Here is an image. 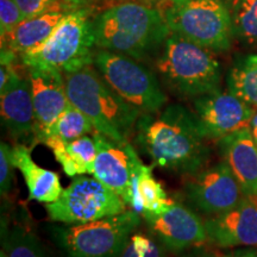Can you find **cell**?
<instances>
[{"label":"cell","instance_id":"1","mask_svg":"<svg viewBox=\"0 0 257 257\" xmlns=\"http://www.w3.org/2000/svg\"><path fill=\"white\" fill-rule=\"evenodd\" d=\"M135 134L137 147L162 169L192 175L207 162L206 138L194 113L182 105L170 104L154 113H142Z\"/></svg>","mask_w":257,"mask_h":257},{"label":"cell","instance_id":"2","mask_svg":"<svg viewBox=\"0 0 257 257\" xmlns=\"http://www.w3.org/2000/svg\"><path fill=\"white\" fill-rule=\"evenodd\" d=\"M95 46L144 61L157 55L170 30L161 10L125 3L93 19Z\"/></svg>","mask_w":257,"mask_h":257},{"label":"cell","instance_id":"3","mask_svg":"<svg viewBox=\"0 0 257 257\" xmlns=\"http://www.w3.org/2000/svg\"><path fill=\"white\" fill-rule=\"evenodd\" d=\"M69 102L83 112L98 133L128 143L142 112L127 104L92 66L64 74Z\"/></svg>","mask_w":257,"mask_h":257},{"label":"cell","instance_id":"4","mask_svg":"<svg viewBox=\"0 0 257 257\" xmlns=\"http://www.w3.org/2000/svg\"><path fill=\"white\" fill-rule=\"evenodd\" d=\"M156 69L167 87L182 98L219 89L220 64L213 51L173 32L161 47Z\"/></svg>","mask_w":257,"mask_h":257},{"label":"cell","instance_id":"5","mask_svg":"<svg viewBox=\"0 0 257 257\" xmlns=\"http://www.w3.org/2000/svg\"><path fill=\"white\" fill-rule=\"evenodd\" d=\"M95 37L87 12L75 10L64 17L53 35L36 49L19 56L28 67L69 74L94 64Z\"/></svg>","mask_w":257,"mask_h":257},{"label":"cell","instance_id":"6","mask_svg":"<svg viewBox=\"0 0 257 257\" xmlns=\"http://www.w3.org/2000/svg\"><path fill=\"white\" fill-rule=\"evenodd\" d=\"M161 11L173 34L212 51L230 48L232 15L223 0H169Z\"/></svg>","mask_w":257,"mask_h":257},{"label":"cell","instance_id":"7","mask_svg":"<svg viewBox=\"0 0 257 257\" xmlns=\"http://www.w3.org/2000/svg\"><path fill=\"white\" fill-rule=\"evenodd\" d=\"M130 210L85 224L54 227L56 243L68 257H117L141 224Z\"/></svg>","mask_w":257,"mask_h":257},{"label":"cell","instance_id":"8","mask_svg":"<svg viewBox=\"0 0 257 257\" xmlns=\"http://www.w3.org/2000/svg\"><path fill=\"white\" fill-rule=\"evenodd\" d=\"M94 66L110 87L142 113L165 107L167 95L156 75L138 60L100 49L95 51Z\"/></svg>","mask_w":257,"mask_h":257},{"label":"cell","instance_id":"9","mask_svg":"<svg viewBox=\"0 0 257 257\" xmlns=\"http://www.w3.org/2000/svg\"><path fill=\"white\" fill-rule=\"evenodd\" d=\"M44 207L51 221L75 225L123 213L127 205L94 176L80 175L63 188L56 201Z\"/></svg>","mask_w":257,"mask_h":257},{"label":"cell","instance_id":"10","mask_svg":"<svg viewBox=\"0 0 257 257\" xmlns=\"http://www.w3.org/2000/svg\"><path fill=\"white\" fill-rule=\"evenodd\" d=\"M195 118L206 140H221L250 127L255 108L234 95L219 89L198 96L193 100Z\"/></svg>","mask_w":257,"mask_h":257},{"label":"cell","instance_id":"11","mask_svg":"<svg viewBox=\"0 0 257 257\" xmlns=\"http://www.w3.org/2000/svg\"><path fill=\"white\" fill-rule=\"evenodd\" d=\"M185 194L193 206L210 216H218L231 210L245 197L226 162L188 175Z\"/></svg>","mask_w":257,"mask_h":257},{"label":"cell","instance_id":"12","mask_svg":"<svg viewBox=\"0 0 257 257\" xmlns=\"http://www.w3.org/2000/svg\"><path fill=\"white\" fill-rule=\"evenodd\" d=\"M92 136L98 147L92 175L131 207L134 175L137 167L142 163L136 149L130 142H115L96 130Z\"/></svg>","mask_w":257,"mask_h":257},{"label":"cell","instance_id":"13","mask_svg":"<svg viewBox=\"0 0 257 257\" xmlns=\"http://www.w3.org/2000/svg\"><path fill=\"white\" fill-rule=\"evenodd\" d=\"M143 219L150 234L170 251H184L208 239L206 226L200 217L175 200L162 213Z\"/></svg>","mask_w":257,"mask_h":257},{"label":"cell","instance_id":"14","mask_svg":"<svg viewBox=\"0 0 257 257\" xmlns=\"http://www.w3.org/2000/svg\"><path fill=\"white\" fill-rule=\"evenodd\" d=\"M27 67L34 101L36 126L34 143H42L49 127L70 104L62 73L42 67Z\"/></svg>","mask_w":257,"mask_h":257},{"label":"cell","instance_id":"15","mask_svg":"<svg viewBox=\"0 0 257 257\" xmlns=\"http://www.w3.org/2000/svg\"><path fill=\"white\" fill-rule=\"evenodd\" d=\"M0 111L2 123L12 141H35L36 117L30 80L28 72L24 75L18 66L9 81L0 87Z\"/></svg>","mask_w":257,"mask_h":257},{"label":"cell","instance_id":"16","mask_svg":"<svg viewBox=\"0 0 257 257\" xmlns=\"http://www.w3.org/2000/svg\"><path fill=\"white\" fill-rule=\"evenodd\" d=\"M208 240L223 248L257 245V194L246 195L237 206L205 221Z\"/></svg>","mask_w":257,"mask_h":257},{"label":"cell","instance_id":"17","mask_svg":"<svg viewBox=\"0 0 257 257\" xmlns=\"http://www.w3.org/2000/svg\"><path fill=\"white\" fill-rule=\"evenodd\" d=\"M220 148L243 192L257 194V143L250 127L221 138Z\"/></svg>","mask_w":257,"mask_h":257},{"label":"cell","instance_id":"18","mask_svg":"<svg viewBox=\"0 0 257 257\" xmlns=\"http://www.w3.org/2000/svg\"><path fill=\"white\" fill-rule=\"evenodd\" d=\"M70 10L56 9L35 17L24 18L9 34L2 36V50H9L18 57L36 49L49 38Z\"/></svg>","mask_w":257,"mask_h":257},{"label":"cell","instance_id":"19","mask_svg":"<svg viewBox=\"0 0 257 257\" xmlns=\"http://www.w3.org/2000/svg\"><path fill=\"white\" fill-rule=\"evenodd\" d=\"M32 147L17 144L12 148V162L22 173L29 191V199L42 204L56 201L62 194V186L55 172L42 168L32 160Z\"/></svg>","mask_w":257,"mask_h":257},{"label":"cell","instance_id":"20","mask_svg":"<svg viewBox=\"0 0 257 257\" xmlns=\"http://www.w3.org/2000/svg\"><path fill=\"white\" fill-rule=\"evenodd\" d=\"M44 144L53 152L57 162L62 166L64 174L70 178L92 174L98 154L94 137L82 136L72 142H64L55 137H49Z\"/></svg>","mask_w":257,"mask_h":257},{"label":"cell","instance_id":"21","mask_svg":"<svg viewBox=\"0 0 257 257\" xmlns=\"http://www.w3.org/2000/svg\"><path fill=\"white\" fill-rule=\"evenodd\" d=\"M172 202L173 199L154 176L153 167L141 163L134 175L131 208L142 217L156 216L165 212Z\"/></svg>","mask_w":257,"mask_h":257},{"label":"cell","instance_id":"22","mask_svg":"<svg viewBox=\"0 0 257 257\" xmlns=\"http://www.w3.org/2000/svg\"><path fill=\"white\" fill-rule=\"evenodd\" d=\"M229 91L257 108V54L240 59L227 75Z\"/></svg>","mask_w":257,"mask_h":257},{"label":"cell","instance_id":"23","mask_svg":"<svg viewBox=\"0 0 257 257\" xmlns=\"http://www.w3.org/2000/svg\"><path fill=\"white\" fill-rule=\"evenodd\" d=\"M2 244L8 257H50L36 234L22 224L3 227Z\"/></svg>","mask_w":257,"mask_h":257},{"label":"cell","instance_id":"24","mask_svg":"<svg viewBox=\"0 0 257 257\" xmlns=\"http://www.w3.org/2000/svg\"><path fill=\"white\" fill-rule=\"evenodd\" d=\"M94 131V125L87 115L75 106L69 104L68 107L63 111V113L57 118V120L44 135L42 143H44V141L49 137L59 138L64 142H72L82 136H87L89 134L92 135Z\"/></svg>","mask_w":257,"mask_h":257},{"label":"cell","instance_id":"25","mask_svg":"<svg viewBox=\"0 0 257 257\" xmlns=\"http://www.w3.org/2000/svg\"><path fill=\"white\" fill-rule=\"evenodd\" d=\"M233 36L240 42L257 47V0H240L231 10Z\"/></svg>","mask_w":257,"mask_h":257},{"label":"cell","instance_id":"26","mask_svg":"<svg viewBox=\"0 0 257 257\" xmlns=\"http://www.w3.org/2000/svg\"><path fill=\"white\" fill-rule=\"evenodd\" d=\"M165 246L152 234L135 232L117 257H165Z\"/></svg>","mask_w":257,"mask_h":257},{"label":"cell","instance_id":"27","mask_svg":"<svg viewBox=\"0 0 257 257\" xmlns=\"http://www.w3.org/2000/svg\"><path fill=\"white\" fill-rule=\"evenodd\" d=\"M12 148L8 143L0 144V192L3 195L9 194L14 184V162H12Z\"/></svg>","mask_w":257,"mask_h":257},{"label":"cell","instance_id":"28","mask_svg":"<svg viewBox=\"0 0 257 257\" xmlns=\"http://www.w3.org/2000/svg\"><path fill=\"white\" fill-rule=\"evenodd\" d=\"M24 18H30L38 16L50 10L66 9L74 11L70 9L63 0H16Z\"/></svg>","mask_w":257,"mask_h":257},{"label":"cell","instance_id":"29","mask_svg":"<svg viewBox=\"0 0 257 257\" xmlns=\"http://www.w3.org/2000/svg\"><path fill=\"white\" fill-rule=\"evenodd\" d=\"M24 19L16 0H0V34H9Z\"/></svg>","mask_w":257,"mask_h":257},{"label":"cell","instance_id":"30","mask_svg":"<svg viewBox=\"0 0 257 257\" xmlns=\"http://www.w3.org/2000/svg\"><path fill=\"white\" fill-rule=\"evenodd\" d=\"M182 257H219V256H217L216 253L201 251V250H195V251L186 253V255H184Z\"/></svg>","mask_w":257,"mask_h":257},{"label":"cell","instance_id":"31","mask_svg":"<svg viewBox=\"0 0 257 257\" xmlns=\"http://www.w3.org/2000/svg\"><path fill=\"white\" fill-rule=\"evenodd\" d=\"M63 2L66 3V4L68 5L70 9H75V8H78V6L82 5L83 3L88 2V0H63Z\"/></svg>","mask_w":257,"mask_h":257},{"label":"cell","instance_id":"32","mask_svg":"<svg viewBox=\"0 0 257 257\" xmlns=\"http://www.w3.org/2000/svg\"><path fill=\"white\" fill-rule=\"evenodd\" d=\"M224 257H257V253L243 252V253H238V255H234V256H224Z\"/></svg>","mask_w":257,"mask_h":257},{"label":"cell","instance_id":"33","mask_svg":"<svg viewBox=\"0 0 257 257\" xmlns=\"http://www.w3.org/2000/svg\"><path fill=\"white\" fill-rule=\"evenodd\" d=\"M250 130H251V135L255 140V142L257 143V126H250Z\"/></svg>","mask_w":257,"mask_h":257},{"label":"cell","instance_id":"34","mask_svg":"<svg viewBox=\"0 0 257 257\" xmlns=\"http://www.w3.org/2000/svg\"><path fill=\"white\" fill-rule=\"evenodd\" d=\"M226 2H227V4H229V5L231 6V9H233L234 6L238 4L240 0H226Z\"/></svg>","mask_w":257,"mask_h":257},{"label":"cell","instance_id":"35","mask_svg":"<svg viewBox=\"0 0 257 257\" xmlns=\"http://www.w3.org/2000/svg\"><path fill=\"white\" fill-rule=\"evenodd\" d=\"M250 126H257V112L255 113V115L252 117L251 123H250Z\"/></svg>","mask_w":257,"mask_h":257},{"label":"cell","instance_id":"36","mask_svg":"<svg viewBox=\"0 0 257 257\" xmlns=\"http://www.w3.org/2000/svg\"><path fill=\"white\" fill-rule=\"evenodd\" d=\"M0 257H8V255H6L4 250H2V251H0Z\"/></svg>","mask_w":257,"mask_h":257}]
</instances>
